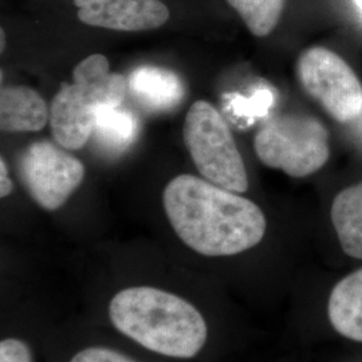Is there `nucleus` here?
<instances>
[{
    "instance_id": "f257e3e1",
    "label": "nucleus",
    "mask_w": 362,
    "mask_h": 362,
    "mask_svg": "<svg viewBox=\"0 0 362 362\" xmlns=\"http://www.w3.org/2000/svg\"><path fill=\"white\" fill-rule=\"evenodd\" d=\"M163 207L181 243L206 258L239 255L266 235V216L254 202L194 175L169 181Z\"/></svg>"
},
{
    "instance_id": "f03ea898",
    "label": "nucleus",
    "mask_w": 362,
    "mask_h": 362,
    "mask_svg": "<svg viewBox=\"0 0 362 362\" xmlns=\"http://www.w3.org/2000/svg\"><path fill=\"white\" fill-rule=\"evenodd\" d=\"M117 334L168 361L199 360L211 344V322L192 298L163 285H122L106 300Z\"/></svg>"
},
{
    "instance_id": "7ed1b4c3",
    "label": "nucleus",
    "mask_w": 362,
    "mask_h": 362,
    "mask_svg": "<svg viewBox=\"0 0 362 362\" xmlns=\"http://www.w3.org/2000/svg\"><path fill=\"white\" fill-rule=\"evenodd\" d=\"M128 79L110 71L107 58L93 54L73 70V83H62L50 105V128L55 141L77 151L90 140L95 118L104 107L121 106Z\"/></svg>"
},
{
    "instance_id": "20e7f679",
    "label": "nucleus",
    "mask_w": 362,
    "mask_h": 362,
    "mask_svg": "<svg viewBox=\"0 0 362 362\" xmlns=\"http://www.w3.org/2000/svg\"><path fill=\"white\" fill-rule=\"evenodd\" d=\"M184 141L200 175L215 185L245 194L248 176L231 130L218 109L194 103L184 122Z\"/></svg>"
},
{
    "instance_id": "39448f33",
    "label": "nucleus",
    "mask_w": 362,
    "mask_h": 362,
    "mask_svg": "<svg viewBox=\"0 0 362 362\" xmlns=\"http://www.w3.org/2000/svg\"><path fill=\"white\" fill-rule=\"evenodd\" d=\"M254 148L264 165L291 177H305L329 160V132L314 117L282 115L259 130Z\"/></svg>"
},
{
    "instance_id": "423d86ee",
    "label": "nucleus",
    "mask_w": 362,
    "mask_h": 362,
    "mask_svg": "<svg viewBox=\"0 0 362 362\" xmlns=\"http://www.w3.org/2000/svg\"><path fill=\"white\" fill-rule=\"evenodd\" d=\"M300 85L325 110L342 124L362 116V85L354 71L336 52L311 47L298 58Z\"/></svg>"
},
{
    "instance_id": "0eeeda50",
    "label": "nucleus",
    "mask_w": 362,
    "mask_h": 362,
    "mask_svg": "<svg viewBox=\"0 0 362 362\" xmlns=\"http://www.w3.org/2000/svg\"><path fill=\"white\" fill-rule=\"evenodd\" d=\"M19 175L35 204L54 212L64 207L79 188L85 167L74 156L42 140L27 146L21 155Z\"/></svg>"
},
{
    "instance_id": "6e6552de",
    "label": "nucleus",
    "mask_w": 362,
    "mask_h": 362,
    "mask_svg": "<svg viewBox=\"0 0 362 362\" xmlns=\"http://www.w3.org/2000/svg\"><path fill=\"white\" fill-rule=\"evenodd\" d=\"M78 19L91 27L140 33L164 26L168 7L161 0H74Z\"/></svg>"
},
{
    "instance_id": "1a4fd4ad",
    "label": "nucleus",
    "mask_w": 362,
    "mask_h": 362,
    "mask_svg": "<svg viewBox=\"0 0 362 362\" xmlns=\"http://www.w3.org/2000/svg\"><path fill=\"white\" fill-rule=\"evenodd\" d=\"M128 91L137 104L152 113L172 110L185 95L184 83L175 71L151 65L140 66L130 73Z\"/></svg>"
},
{
    "instance_id": "9d476101",
    "label": "nucleus",
    "mask_w": 362,
    "mask_h": 362,
    "mask_svg": "<svg viewBox=\"0 0 362 362\" xmlns=\"http://www.w3.org/2000/svg\"><path fill=\"white\" fill-rule=\"evenodd\" d=\"M47 121H50V110L38 91L23 85L1 89L0 128L3 132H38Z\"/></svg>"
},
{
    "instance_id": "9b49d317",
    "label": "nucleus",
    "mask_w": 362,
    "mask_h": 362,
    "mask_svg": "<svg viewBox=\"0 0 362 362\" xmlns=\"http://www.w3.org/2000/svg\"><path fill=\"white\" fill-rule=\"evenodd\" d=\"M327 314L337 333L362 342V269L337 284L329 298Z\"/></svg>"
},
{
    "instance_id": "f8f14e48",
    "label": "nucleus",
    "mask_w": 362,
    "mask_h": 362,
    "mask_svg": "<svg viewBox=\"0 0 362 362\" xmlns=\"http://www.w3.org/2000/svg\"><path fill=\"white\" fill-rule=\"evenodd\" d=\"M330 216L344 252L362 259V181L337 194Z\"/></svg>"
},
{
    "instance_id": "ddd939ff",
    "label": "nucleus",
    "mask_w": 362,
    "mask_h": 362,
    "mask_svg": "<svg viewBox=\"0 0 362 362\" xmlns=\"http://www.w3.org/2000/svg\"><path fill=\"white\" fill-rule=\"evenodd\" d=\"M140 130L139 117L121 106H109L100 110L91 137L107 155L127 152L134 144Z\"/></svg>"
},
{
    "instance_id": "4468645a",
    "label": "nucleus",
    "mask_w": 362,
    "mask_h": 362,
    "mask_svg": "<svg viewBox=\"0 0 362 362\" xmlns=\"http://www.w3.org/2000/svg\"><path fill=\"white\" fill-rule=\"evenodd\" d=\"M255 37H267L276 27L286 0H227Z\"/></svg>"
},
{
    "instance_id": "2eb2a0df",
    "label": "nucleus",
    "mask_w": 362,
    "mask_h": 362,
    "mask_svg": "<svg viewBox=\"0 0 362 362\" xmlns=\"http://www.w3.org/2000/svg\"><path fill=\"white\" fill-rule=\"evenodd\" d=\"M66 362H141L128 351L107 344H88L74 350Z\"/></svg>"
},
{
    "instance_id": "dca6fc26",
    "label": "nucleus",
    "mask_w": 362,
    "mask_h": 362,
    "mask_svg": "<svg viewBox=\"0 0 362 362\" xmlns=\"http://www.w3.org/2000/svg\"><path fill=\"white\" fill-rule=\"evenodd\" d=\"M0 362H35V351L23 337H3L0 339Z\"/></svg>"
},
{
    "instance_id": "f3484780",
    "label": "nucleus",
    "mask_w": 362,
    "mask_h": 362,
    "mask_svg": "<svg viewBox=\"0 0 362 362\" xmlns=\"http://www.w3.org/2000/svg\"><path fill=\"white\" fill-rule=\"evenodd\" d=\"M272 94L267 91H260L254 98H239L238 101H233L236 115L240 116H254V115H262L267 106H270Z\"/></svg>"
},
{
    "instance_id": "a211bd4d",
    "label": "nucleus",
    "mask_w": 362,
    "mask_h": 362,
    "mask_svg": "<svg viewBox=\"0 0 362 362\" xmlns=\"http://www.w3.org/2000/svg\"><path fill=\"white\" fill-rule=\"evenodd\" d=\"M13 191V182L8 176V168L6 161L0 160V196L1 199L10 196Z\"/></svg>"
},
{
    "instance_id": "6ab92c4d",
    "label": "nucleus",
    "mask_w": 362,
    "mask_h": 362,
    "mask_svg": "<svg viewBox=\"0 0 362 362\" xmlns=\"http://www.w3.org/2000/svg\"><path fill=\"white\" fill-rule=\"evenodd\" d=\"M1 46H0V49H1V52H4V42H6V35H4V30L1 28Z\"/></svg>"
},
{
    "instance_id": "aec40b11",
    "label": "nucleus",
    "mask_w": 362,
    "mask_h": 362,
    "mask_svg": "<svg viewBox=\"0 0 362 362\" xmlns=\"http://www.w3.org/2000/svg\"><path fill=\"white\" fill-rule=\"evenodd\" d=\"M356 1H357V4H358V7H360V8H361V10H362V0H356Z\"/></svg>"
}]
</instances>
